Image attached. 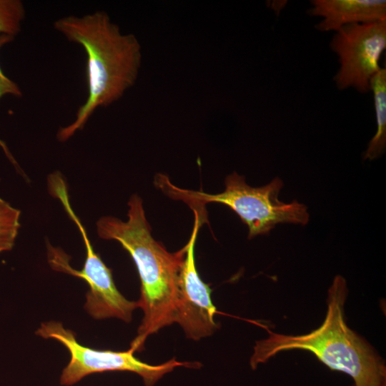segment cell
Listing matches in <instances>:
<instances>
[{
  "label": "cell",
  "mask_w": 386,
  "mask_h": 386,
  "mask_svg": "<svg viewBox=\"0 0 386 386\" xmlns=\"http://www.w3.org/2000/svg\"><path fill=\"white\" fill-rule=\"evenodd\" d=\"M194 224L178 277L175 322L187 338L199 340L210 336L218 328L214 321L217 309L212 303V290L201 279L196 267L194 247L199 227L204 221L194 212Z\"/></svg>",
  "instance_id": "cell-8"
},
{
  "label": "cell",
  "mask_w": 386,
  "mask_h": 386,
  "mask_svg": "<svg viewBox=\"0 0 386 386\" xmlns=\"http://www.w3.org/2000/svg\"><path fill=\"white\" fill-rule=\"evenodd\" d=\"M26 9L20 0H0V34L15 37L21 30Z\"/></svg>",
  "instance_id": "cell-12"
},
{
  "label": "cell",
  "mask_w": 386,
  "mask_h": 386,
  "mask_svg": "<svg viewBox=\"0 0 386 386\" xmlns=\"http://www.w3.org/2000/svg\"><path fill=\"white\" fill-rule=\"evenodd\" d=\"M373 92L377 130L364 154V159L380 157L386 148V69H381L373 76L370 84Z\"/></svg>",
  "instance_id": "cell-10"
},
{
  "label": "cell",
  "mask_w": 386,
  "mask_h": 386,
  "mask_svg": "<svg viewBox=\"0 0 386 386\" xmlns=\"http://www.w3.org/2000/svg\"><path fill=\"white\" fill-rule=\"evenodd\" d=\"M51 195L60 200L65 212L78 227L86 249V257L81 270L71 267L68 255L60 248L47 244L48 262L51 267L84 279L89 286L84 309L95 320L111 317L129 322L137 302L127 300L117 288L112 272L95 252L86 231L70 204L65 183L54 186Z\"/></svg>",
  "instance_id": "cell-5"
},
{
  "label": "cell",
  "mask_w": 386,
  "mask_h": 386,
  "mask_svg": "<svg viewBox=\"0 0 386 386\" xmlns=\"http://www.w3.org/2000/svg\"><path fill=\"white\" fill-rule=\"evenodd\" d=\"M330 44L340 64L333 78L337 88H353L362 94L370 91V81L381 69L380 60L386 49V20L345 26Z\"/></svg>",
  "instance_id": "cell-7"
},
{
  "label": "cell",
  "mask_w": 386,
  "mask_h": 386,
  "mask_svg": "<svg viewBox=\"0 0 386 386\" xmlns=\"http://www.w3.org/2000/svg\"><path fill=\"white\" fill-rule=\"evenodd\" d=\"M348 290L344 277L337 275L328 290L327 311L323 323L302 335H286L268 330L269 336L256 342L250 358L255 370L277 353L292 350L311 352L332 370L351 377L355 386H386L383 359L345 319Z\"/></svg>",
  "instance_id": "cell-3"
},
{
  "label": "cell",
  "mask_w": 386,
  "mask_h": 386,
  "mask_svg": "<svg viewBox=\"0 0 386 386\" xmlns=\"http://www.w3.org/2000/svg\"><path fill=\"white\" fill-rule=\"evenodd\" d=\"M308 14L322 19L315 28L320 31H337L342 27L386 20L383 0H312Z\"/></svg>",
  "instance_id": "cell-9"
},
{
  "label": "cell",
  "mask_w": 386,
  "mask_h": 386,
  "mask_svg": "<svg viewBox=\"0 0 386 386\" xmlns=\"http://www.w3.org/2000/svg\"><path fill=\"white\" fill-rule=\"evenodd\" d=\"M154 182L169 197L184 201L204 219L206 204L227 206L248 227L249 239L269 234L278 224L306 225L310 220L306 205L295 199L290 203L279 199L284 183L278 177L264 186L253 187L246 183L243 176L234 172L225 179L224 191L216 194L179 188L161 174L156 176Z\"/></svg>",
  "instance_id": "cell-4"
},
{
  "label": "cell",
  "mask_w": 386,
  "mask_h": 386,
  "mask_svg": "<svg viewBox=\"0 0 386 386\" xmlns=\"http://www.w3.org/2000/svg\"><path fill=\"white\" fill-rule=\"evenodd\" d=\"M36 334L44 339H54L69 351L70 360L62 370L60 384L72 385L86 376L104 372H131L139 375L145 386H154L166 374L177 367L199 368V362H180L172 358L162 364L152 365L141 361L129 348L126 351L96 350L81 345L74 332L64 328L58 321L41 324Z\"/></svg>",
  "instance_id": "cell-6"
},
{
  "label": "cell",
  "mask_w": 386,
  "mask_h": 386,
  "mask_svg": "<svg viewBox=\"0 0 386 386\" xmlns=\"http://www.w3.org/2000/svg\"><path fill=\"white\" fill-rule=\"evenodd\" d=\"M15 37L0 34V49L6 44L13 41ZM23 93L19 86L5 75L0 66V99L6 95L21 97Z\"/></svg>",
  "instance_id": "cell-13"
},
{
  "label": "cell",
  "mask_w": 386,
  "mask_h": 386,
  "mask_svg": "<svg viewBox=\"0 0 386 386\" xmlns=\"http://www.w3.org/2000/svg\"><path fill=\"white\" fill-rule=\"evenodd\" d=\"M54 28L86 55L87 98L75 119L61 127L57 139L66 142L84 128L93 113L119 100L136 82L142 64V47L135 35L122 34L107 13L60 18Z\"/></svg>",
  "instance_id": "cell-1"
},
{
  "label": "cell",
  "mask_w": 386,
  "mask_h": 386,
  "mask_svg": "<svg viewBox=\"0 0 386 386\" xmlns=\"http://www.w3.org/2000/svg\"><path fill=\"white\" fill-rule=\"evenodd\" d=\"M128 219L104 216L96 222L97 234L104 239L119 242L132 257L140 282L137 300L144 316L137 335L130 344L140 352L151 335L175 322L178 277L184 256V247L171 253L151 234L142 200L133 194L128 202Z\"/></svg>",
  "instance_id": "cell-2"
},
{
  "label": "cell",
  "mask_w": 386,
  "mask_h": 386,
  "mask_svg": "<svg viewBox=\"0 0 386 386\" xmlns=\"http://www.w3.org/2000/svg\"><path fill=\"white\" fill-rule=\"evenodd\" d=\"M19 209L0 197V252L11 250L20 228Z\"/></svg>",
  "instance_id": "cell-11"
}]
</instances>
